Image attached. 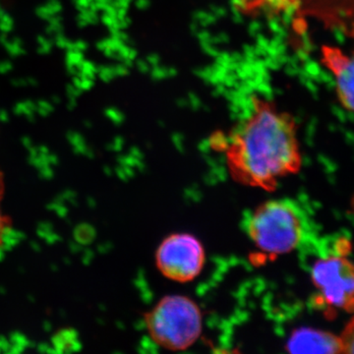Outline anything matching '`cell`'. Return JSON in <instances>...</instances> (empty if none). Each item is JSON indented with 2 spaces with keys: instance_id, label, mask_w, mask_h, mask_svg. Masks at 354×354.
<instances>
[{
  "instance_id": "obj_3",
  "label": "cell",
  "mask_w": 354,
  "mask_h": 354,
  "mask_svg": "<svg viewBox=\"0 0 354 354\" xmlns=\"http://www.w3.org/2000/svg\"><path fill=\"white\" fill-rule=\"evenodd\" d=\"M145 326L158 346L178 351L190 348L203 330V314L194 300L184 295H167L145 315Z\"/></svg>"
},
{
  "instance_id": "obj_5",
  "label": "cell",
  "mask_w": 354,
  "mask_h": 354,
  "mask_svg": "<svg viewBox=\"0 0 354 354\" xmlns=\"http://www.w3.org/2000/svg\"><path fill=\"white\" fill-rule=\"evenodd\" d=\"M155 260L158 271L165 278L176 283H188L204 269L206 251L195 235L176 232L160 242Z\"/></svg>"
},
{
  "instance_id": "obj_7",
  "label": "cell",
  "mask_w": 354,
  "mask_h": 354,
  "mask_svg": "<svg viewBox=\"0 0 354 354\" xmlns=\"http://www.w3.org/2000/svg\"><path fill=\"white\" fill-rule=\"evenodd\" d=\"M339 349V335L312 328L293 330L286 342L288 354H337Z\"/></svg>"
},
{
  "instance_id": "obj_9",
  "label": "cell",
  "mask_w": 354,
  "mask_h": 354,
  "mask_svg": "<svg viewBox=\"0 0 354 354\" xmlns=\"http://www.w3.org/2000/svg\"><path fill=\"white\" fill-rule=\"evenodd\" d=\"M4 192H6V180H4L3 172L0 169V245L3 243L7 232L11 227V220L4 213L3 207H2Z\"/></svg>"
},
{
  "instance_id": "obj_6",
  "label": "cell",
  "mask_w": 354,
  "mask_h": 354,
  "mask_svg": "<svg viewBox=\"0 0 354 354\" xmlns=\"http://www.w3.org/2000/svg\"><path fill=\"white\" fill-rule=\"evenodd\" d=\"M320 62L334 79L337 101L354 113V50L346 53L334 44H323Z\"/></svg>"
},
{
  "instance_id": "obj_2",
  "label": "cell",
  "mask_w": 354,
  "mask_h": 354,
  "mask_svg": "<svg viewBox=\"0 0 354 354\" xmlns=\"http://www.w3.org/2000/svg\"><path fill=\"white\" fill-rule=\"evenodd\" d=\"M244 230L261 252L281 256L292 252L301 243L304 221L291 200L270 199L247 215Z\"/></svg>"
},
{
  "instance_id": "obj_8",
  "label": "cell",
  "mask_w": 354,
  "mask_h": 354,
  "mask_svg": "<svg viewBox=\"0 0 354 354\" xmlns=\"http://www.w3.org/2000/svg\"><path fill=\"white\" fill-rule=\"evenodd\" d=\"M339 337L337 354H354V316L346 324Z\"/></svg>"
},
{
  "instance_id": "obj_1",
  "label": "cell",
  "mask_w": 354,
  "mask_h": 354,
  "mask_svg": "<svg viewBox=\"0 0 354 354\" xmlns=\"http://www.w3.org/2000/svg\"><path fill=\"white\" fill-rule=\"evenodd\" d=\"M228 174L235 183L265 191L301 169L297 121L265 97H253L248 111L221 136Z\"/></svg>"
},
{
  "instance_id": "obj_4",
  "label": "cell",
  "mask_w": 354,
  "mask_h": 354,
  "mask_svg": "<svg viewBox=\"0 0 354 354\" xmlns=\"http://www.w3.org/2000/svg\"><path fill=\"white\" fill-rule=\"evenodd\" d=\"M311 279L328 311L354 313V262L346 254L337 252L315 261Z\"/></svg>"
}]
</instances>
